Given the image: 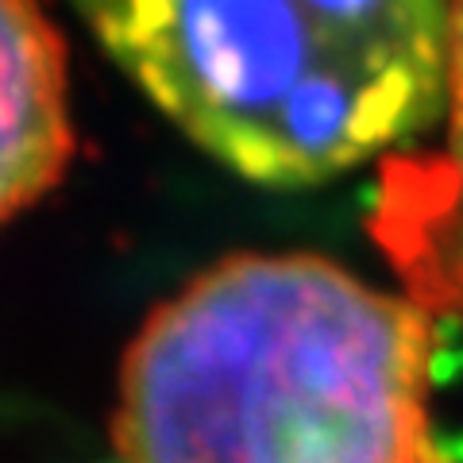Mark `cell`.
<instances>
[{
	"label": "cell",
	"instance_id": "277c9868",
	"mask_svg": "<svg viewBox=\"0 0 463 463\" xmlns=\"http://www.w3.org/2000/svg\"><path fill=\"white\" fill-rule=\"evenodd\" d=\"M70 158L66 70L35 0H0V224Z\"/></svg>",
	"mask_w": 463,
	"mask_h": 463
},
{
	"label": "cell",
	"instance_id": "3957f363",
	"mask_svg": "<svg viewBox=\"0 0 463 463\" xmlns=\"http://www.w3.org/2000/svg\"><path fill=\"white\" fill-rule=\"evenodd\" d=\"M371 236L413 306L463 325V0H452L440 139L383 158Z\"/></svg>",
	"mask_w": 463,
	"mask_h": 463
},
{
	"label": "cell",
	"instance_id": "6da1fadb",
	"mask_svg": "<svg viewBox=\"0 0 463 463\" xmlns=\"http://www.w3.org/2000/svg\"><path fill=\"white\" fill-rule=\"evenodd\" d=\"M432 317L321 255H236L124 355L120 463H448Z\"/></svg>",
	"mask_w": 463,
	"mask_h": 463
},
{
	"label": "cell",
	"instance_id": "7a4b0ae2",
	"mask_svg": "<svg viewBox=\"0 0 463 463\" xmlns=\"http://www.w3.org/2000/svg\"><path fill=\"white\" fill-rule=\"evenodd\" d=\"M105 51L243 178L309 185L444 109L452 0H78Z\"/></svg>",
	"mask_w": 463,
	"mask_h": 463
}]
</instances>
